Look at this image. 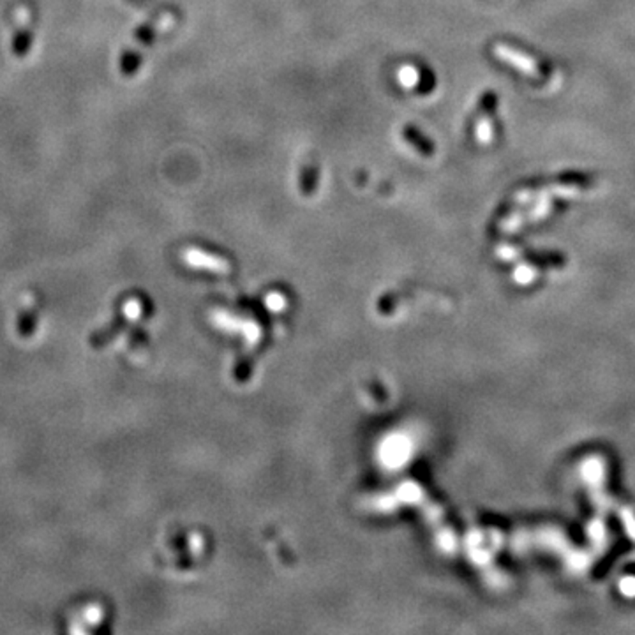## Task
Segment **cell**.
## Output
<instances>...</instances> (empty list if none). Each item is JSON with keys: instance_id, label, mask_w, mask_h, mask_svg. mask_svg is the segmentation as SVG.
<instances>
[{"instance_id": "6da1fadb", "label": "cell", "mask_w": 635, "mask_h": 635, "mask_svg": "<svg viewBox=\"0 0 635 635\" xmlns=\"http://www.w3.org/2000/svg\"><path fill=\"white\" fill-rule=\"evenodd\" d=\"M494 106H496V97L493 94H487L482 101V108H480V115L476 119L475 126V137L479 139L480 145H489L494 138Z\"/></svg>"}, {"instance_id": "7a4b0ae2", "label": "cell", "mask_w": 635, "mask_h": 635, "mask_svg": "<svg viewBox=\"0 0 635 635\" xmlns=\"http://www.w3.org/2000/svg\"><path fill=\"white\" fill-rule=\"evenodd\" d=\"M494 51H496L498 58H501V60L506 62V64L513 65V68L519 69V71L524 73V75L538 76L537 64H535V62L531 60L528 55L521 53V51L513 50V48L505 46V45H498L496 48H494Z\"/></svg>"}, {"instance_id": "3957f363", "label": "cell", "mask_w": 635, "mask_h": 635, "mask_svg": "<svg viewBox=\"0 0 635 635\" xmlns=\"http://www.w3.org/2000/svg\"><path fill=\"white\" fill-rule=\"evenodd\" d=\"M318 186V166L313 159L307 161L300 171V193L304 196H311Z\"/></svg>"}, {"instance_id": "277c9868", "label": "cell", "mask_w": 635, "mask_h": 635, "mask_svg": "<svg viewBox=\"0 0 635 635\" xmlns=\"http://www.w3.org/2000/svg\"><path fill=\"white\" fill-rule=\"evenodd\" d=\"M420 80H422V73L417 65H411V64H405L399 68L397 71V82L401 83L402 89L406 90H413L420 85Z\"/></svg>"}, {"instance_id": "5b68a950", "label": "cell", "mask_w": 635, "mask_h": 635, "mask_svg": "<svg viewBox=\"0 0 635 635\" xmlns=\"http://www.w3.org/2000/svg\"><path fill=\"white\" fill-rule=\"evenodd\" d=\"M405 138L408 139V143H411V145H413L420 154L431 156V154L434 152V146H432V143L429 142V139L425 138L420 131L415 129V126L405 127Z\"/></svg>"}, {"instance_id": "8992f818", "label": "cell", "mask_w": 635, "mask_h": 635, "mask_svg": "<svg viewBox=\"0 0 635 635\" xmlns=\"http://www.w3.org/2000/svg\"><path fill=\"white\" fill-rule=\"evenodd\" d=\"M189 262H193L194 265H205L210 270H219V272H225L228 270V263L223 262L221 258H215V256L207 255L203 251H191L189 252Z\"/></svg>"}, {"instance_id": "52a82bcc", "label": "cell", "mask_w": 635, "mask_h": 635, "mask_svg": "<svg viewBox=\"0 0 635 635\" xmlns=\"http://www.w3.org/2000/svg\"><path fill=\"white\" fill-rule=\"evenodd\" d=\"M131 4H134V6H138L139 9H145V11H150V16H154L156 18V21L157 23H161L163 25V27H171V25H174V16H171L170 13H168V11H164L163 7H159L156 4V6H154V4H149L146 2V0H129Z\"/></svg>"}]
</instances>
